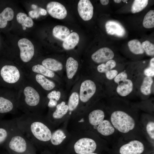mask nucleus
<instances>
[{"label":"nucleus","mask_w":154,"mask_h":154,"mask_svg":"<svg viewBox=\"0 0 154 154\" xmlns=\"http://www.w3.org/2000/svg\"><path fill=\"white\" fill-rule=\"evenodd\" d=\"M5 149V150L3 151L2 152L0 151V154H10L8 151Z\"/></svg>","instance_id":"39"},{"label":"nucleus","mask_w":154,"mask_h":154,"mask_svg":"<svg viewBox=\"0 0 154 154\" xmlns=\"http://www.w3.org/2000/svg\"><path fill=\"white\" fill-rule=\"evenodd\" d=\"M144 27L150 29L154 27V11L150 10L145 15L143 22Z\"/></svg>","instance_id":"32"},{"label":"nucleus","mask_w":154,"mask_h":154,"mask_svg":"<svg viewBox=\"0 0 154 154\" xmlns=\"http://www.w3.org/2000/svg\"><path fill=\"white\" fill-rule=\"evenodd\" d=\"M18 90L0 87V116L17 111Z\"/></svg>","instance_id":"8"},{"label":"nucleus","mask_w":154,"mask_h":154,"mask_svg":"<svg viewBox=\"0 0 154 154\" xmlns=\"http://www.w3.org/2000/svg\"><path fill=\"white\" fill-rule=\"evenodd\" d=\"M16 19L18 22L21 25L23 30H25L26 27L31 28L33 25L34 22L32 19L24 13H18Z\"/></svg>","instance_id":"28"},{"label":"nucleus","mask_w":154,"mask_h":154,"mask_svg":"<svg viewBox=\"0 0 154 154\" xmlns=\"http://www.w3.org/2000/svg\"><path fill=\"white\" fill-rule=\"evenodd\" d=\"M3 147L8 151L17 154H37L35 147L16 125Z\"/></svg>","instance_id":"7"},{"label":"nucleus","mask_w":154,"mask_h":154,"mask_svg":"<svg viewBox=\"0 0 154 154\" xmlns=\"http://www.w3.org/2000/svg\"><path fill=\"white\" fill-rule=\"evenodd\" d=\"M114 56V53L111 49L104 47L99 49L93 53L91 58L94 62L100 64L113 59Z\"/></svg>","instance_id":"19"},{"label":"nucleus","mask_w":154,"mask_h":154,"mask_svg":"<svg viewBox=\"0 0 154 154\" xmlns=\"http://www.w3.org/2000/svg\"><path fill=\"white\" fill-rule=\"evenodd\" d=\"M148 0H135L131 7V11L133 13H138L143 10L147 6Z\"/></svg>","instance_id":"33"},{"label":"nucleus","mask_w":154,"mask_h":154,"mask_svg":"<svg viewBox=\"0 0 154 154\" xmlns=\"http://www.w3.org/2000/svg\"><path fill=\"white\" fill-rule=\"evenodd\" d=\"M0 59V87L19 90L26 77L24 69L5 58Z\"/></svg>","instance_id":"4"},{"label":"nucleus","mask_w":154,"mask_h":154,"mask_svg":"<svg viewBox=\"0 0 154 154\" xmlns=\"http://www.w3.org/2000/svg\"><path fill=\"white\" fill-rule=\"evenodd\" d=\"M29 17L31 18H37L40 15L39 9L38 12L35 10L30 11L29 13Z\"/></svg>","instance_id":"36"},{"label":"nucleus","mask_w":154,"mask_h":154,"mask_svg":"<svg viewBox=\"0 0 154 154\" xmlns=\"http://www.w3.org/2000/svg\"><path fill=\"white\" fill-rule=\"evenodd\" d=\"M128 45L130 51L134 54H142L145 52L142 44L138 40H130L128 42Z\"/></svg>","instance_id":"30"},{"label":"nucleus","mask_w":154,"mask_h":154,"mask_svg":"<svg viewBox=\"0 0 154 154\" xmlns=\"http://www.w3.org/2000/svg\"><path fill=\"white\" fill-rule=\"evenodd\" d=\"M25 72L26 78L45 96L50 91L57 89V82L41 74Z\"/></svg>","instance_id":"11"},{"label":"nucleus","mask_w":154,"mask_h":154,"mask_svg":"<svg viewBox=\"0 0 154 154\" xmlns=\"http://www.w3.org/2000/svg\"><path fill=\"white\" fill-rule=\"evenodd\" d=\"M98 141L96 139L92 138H81L75 143L74 145V151L78 154H87L94 153L97 148V141Z\"/></svg>","instance_id":"14"},{"label":"nucleus","mask_w":154,"mask_h":154,"mask_svg":"<svg viewBox=\"0 0 154 154\" xmlns=\"http://www.w3.org/2000/svg\"><path fill=\"white\" fill-rule=\"evenodd\" d=\"M79 93L76 91L72 92L70 95L68 101V110L72 111L78 107L79 102Z\"/></svg>","instance_id":"31"},{"label":"nucleus","mask_w":154,"mask_h":154,"mask_svg":"<svg viewBox=\"0 0 154 154\" xmlns=\"http://www.w3.org/2000/svg\"><path fill=\"white\" fill-rule=\"evenodd\" d=\"M141 70L126 69L119 73L110 83L113 96L126 100L134 91Z\"/></svg>","instance_id":"5"},{"label":"nucleus","mask_w":154,"mask_h":154,"mask_svg":"<svg viewBox=\"0 0 154 154\" xmlns=\"http://www.w3.org/2000/svg\"><path fill=\"white\" fill-rule=\"evenodd\" d=\"M78 14L85 21L91 19L93 15V7L89 0H80L78 5Z\"/></svg>","instance_id":"20"},{"label":"nucleus","mask_w":154,"mask_h":154,"mask_svg":"<svg viewBox=\"0 0 154 154\" xmlns=\"http://www.w3.org/2000/svg\"><path fill=\"white\" fill-rule=\"evenodd\" d=\"M23 69L27 72L42 75L57 82L58 80L56 73L35 61L28 64Z\"/></svg>","instance_id":"15"},{"label":"nucleus","mask_w":154,"mask_h":154,"mask_svg":"<svg viewBox=\"0 0 154 154\" xmlns=\"http://www.w3.org/2000/svg\"><path fill=\"white\" fill-rule=\"evenodd\" d=\"M117 63L114 59H112L107 62L98 65L95 70H92L94 75L93 77L95 79L99 77L97 80L101 77L102 79L101 82L106 83L112 80L115 77L117 72Z\"/></svg>","instance_id":"12"},{"label":"nucleus","mask_w":154,"mask_h":154,"mask_svg":"<svg viewBox=\"0 0 154 154\" xmlns=\"http://www.w3.org/2000/svg\"><path fill=\"white\" fill-rule=\"evenodd\" d=\"M105 103L109 119L120 137L125 140L147 139L139 126V112L134 105L115 96L108 97Z\"/></svg>","instance_id":"1"},{"label":"nucleus","mask_w":154,"mask_h":154,"mask_svg":"<svg viewBox=\"0 0 154 154\" xmlns=\"http://www.w3.org/2000/svg\"><path fill=\"white\" fill-rule=\"evenodd\" d=\"M54 110L50 109L48 114V119L51 122L54 120L62 118L68 111V106L66 104L65 102L64 101L57 104Z\"/></svg>","instance_id":"22"},{"label":"nucleus","mask_w":154,"mask_h":154,"mask_svg":"<svg viewBox=\"0 0 154 154\" xmlns=\"http://www.w3.org/2000/svg\"><path fill=\"white\" fill-rule=\"evenodd\" d=\"M52 35L56 38L64 41L70 33L69 29L65 26L58 25L52 30Z\"/></svg>","instance_id":"27"},{"label":"nucleus","mask_w":154,"mask_h":154,"mask_svg":"<svg viewBox=\"0 0 154 154\" xmlns=\"http://www.w3.org/2000/svg\"><path fill=\"white\" fill-rule=\"evenodd\" d=\"M115 145L119 146L118 152L119 154H142L147 146L152 145L145 139L125 140L120 136Z\"/></svg>","instance_id":"9"},{"label":"nucleus","mask_w":154,"mask_h":154,"mask_svg":"<svg viewBox=\"0 0 154 154\" xmlns=\"http://www.w3.org/2000/svg\"><path fill=\"white\" fill-rule=\"evenodd\" d=\"M36 62L41 64L56 73L62 71L63 68L62 63L53 58H47L42 60L40 62Z\"/></svg>","instance_id":"23"},{"label":"nucleus","mask_w":154,"mask_h":154,"mask_svg":"<svg viewBox=\"0 0 154 154\" xmlns=\"http://www.w3.org/2000/svg\"><path fill=\"white\" fill-rule=\"evenodd\" d=\"M46 102V96L26 78L18 90V110L24 114H40Z\"/></svg>","instance_id":"3"},{"label":"nucleus","mask_w":154,"mask_h":154,"mask_svg":"<svg viewBox=\"0 0 154 154\" xmlns=\"http://www.w3.org/2000/svg\"><path fill=\"white\" fill-rule=\"evenodd\" d=\"M72 31H73L72 30H71V32H72Z\"/></svg>","instance_id":"46"},{"label":"nucleus","mask_w":154,"mask_h":154,"mask_svg":"<svg viewBox=\"0 0 154 154\" xmlns=\"http://www.w3.org/2000/svg\"><path fill=\"white\" fill-rule=\"evenodd\" d=\"M142 74L145 76L154 77V58L150 60L149 66L142 70Z\"/></svg>","instance_id":"35"},{"label":"nucleus","mask_w":154,"mask_h":154,"mask_svg":"<svg viewBox=\"0 0 154 154\" xmlns=\"http://www.w3.org/2000/svg\"><path fill=\"white\" fill-rule=\"evenodd\" d=\"M142 45L146 54L148 56H153L154 55V45L149 41L146 40L143 42Z\"/></svg>","instance_id":"34"},{"label":"nucleus","mask_w":154,"mask_h":154,"mask_svg":"<svg viewBox=\"0 0 154 154\" xmlns=\"http://www.w3.org/2000/svg\"><path fill=\"white\" fill-rule=\"evenodd\" d=\"M87 154H98L96 153H95L94 152V153H88Z\"/></svg>","instance_id":"44"},{"label":"nucleus","mask_w":154,"mask_h":154,"mask_svg":"<svg viewBox=\"0 0 154 154\" xmlns=\"http://www.w3.org/2000/svg\"><path fill=\"white\" fill-rule=\"evenodd\" d=\"M78 61L74 58L70 57L67 58L66 64V71L68 79L72 80L75 76L78 70Z\"/></svg>","instance_id":"24"},{"label":"nucleus","mask_w":154,"mask_h":154,"mask_svg":"<svg viewBox=\"0 0 154 154\" xmlns=\"http://www.w3.org/2000/svg\"><path fill=\"white\" fill-rule=\"evenodd\" d=\"M102 84L92 77L84 79L80 86L79 100L84 103L92 101L95 102L105 97L106 91L103 88Z\"/></svg>","instance_id":"6"},{"label":"nucleus","mask_w":154,"mask_h":154,"mask_svg":"<svg viewBox=\"0 0 154 154\" xmlns=\"http://www.w3.org/2000/svg\"><path fill=\"white\" fill-rule=\"evenodd\" d=\"M100 2L103 5H106L108 4L109 1L108 0H100Z\"/></svg>","instance_id":"38"},{"label":"nucleus","mask_w":154,"mask_h":154,"mask_svg":"<svg viewBox=\"0 0 154 154\" xmlns=\"http://www.w3.org/2000/svg\"><path fill=\"white\" fill-rule=\"evenodd\" d=\"M13 120L17 128L36 149L49 143L52 132L40 114H24Z\"/></svg>","instance_id":"2"},{"label":"nucleus","mask_w":154,"mask_h":154,"mask_svg":"<svg viewBox=\"0 0 154 154\" xmlns=\"http://www.w3.org/2000/svg\"><path fill=\"white\" fill-rule=\"evenodd\" d=\"M32 7L34 9H35L37 7V6L35 5H32Z\"/></svg>","instance_id":"41"},{"label":"nucleus","mask_w":154,"mask_h":154,"mask_svg":"<svg viewBox=\"0 0 154 154\" xmlns=\"http://www.w3.org/2000/svg\"><path fill=\"white\" fill-rule=\"evenodd\" d=\"M139 125L142 132L148 141L153 146L154 145V117L153 113L140 114Z\"/></svg>","instance_id":"13"},{"label":"nucleus","mask_w":154,"mask_h":154,"mask_svg":"<svg viewBox=\"0 0 154 154\" xmlns=\"http://www.w3.org/2000/svg\"><path fill=\"white\" fill-rule=\"evenodd\" d=\"M122 1L123 2H124V3H127V0H122Z\"/></svg>","instance_id":"43"},{"label":"nucleus","mask_w":154,"mask_h":154,"mask_svg":"<svg viewBox=\"0 0 154 154\" xmlns=\"http://www.w3.org/2000/svg\"><path fill=\"white\" fill-rule=\"evenodd\" d=\"M9 152V153L10 154H16V153H14L13 152H11V151H8V150H7Z\"/></svg>","instance_id":"42"},{"label":"nucleus","mask_w":154,"mask_h":154,"mask_svg":"<svg viewBox=\"0 0 154 154\" xmlns=\"http://www.w3.org/2000/svg\"><path fill=\"white\" fill-rule=\"evenodd\" d=\"M142 71L139 75L137 80L136 91L139 92V95L143 97V99L148 97L151 93V88L153 83V77L144 76Z\"/></svg>","instance_id":"16"},{"label":"nucleus","mask_w":154,"mask_h":154,"mask_svg":"<svg viewBox=\"0 0 154 154\" xmlns=\"http://www.w3.org/2000/svg\"><path fill=\"white\" fill-rule=\"evenodd\" d=\"M14 12L11 7H5L0 12V29L5 28L8 22L12 21L14 17Z\"/></svg>","instance_id":"25"},{"label":"nucleus","mask_w":154,"mask_h":154,"mask_svg":"<svg viewBox=\"0 0 154 154\" xmlns=\"http://www.w3.org/2000/svg\"><path fill=\"white\" fill-rule=\"evenodd\" d=\"M66 137L65 134L63 131L57 129L52 133L49 143L52 145L57 146L63 142Z\"/></svg>","instance_id":"29"},{"label":"nucleus","mask_w":154,"mask_h":154,"mask_svg":"<svg viewBox=\"0 0 154 154\" xmlns=\"http://www.w3.org/2000/svg\"><path fill=\"white\" fill-rule=\"evenodd\" d=\"M0 46H1V40H0Z\"/></svg>","instance_id":"45"},{"label":"nucleus","mask_w":154,"mask_h":154,"mask_svg":"<svg viewBox=\"0 0 154 154\" xmlns=\"http://www.w3.org/2000/svg\"><path fill=\"white\" fill-rule=\"evenodd\" d=\"M79 39V36L77 33L72 32L63 41L62 44L63 47L66 50L74 48L78 43Z\"/></svg>","instance_id":"26"},{"label":"nucleus","mask_w":154,"mask_h":154,"mask_svg":"<svg viewBox=\"0 0 154 154\" xmlns=\"http://www.w3.org/2000/svg\"><path fill=\"white\" fill-rule=\"evenodd\" d=\"M15 127L13 119L0 120V147L4 146Z\"/></svg>","instance_id":"17"},{"label":"nucleus","mask_w":154,"mask_h":154,"mask_svg":"<svg viewBox=\"0 0 154 154\" xmlns=\"http://www.w3.org/2000/svg\"><path fill=\"white\" fill-rule=\"evenodd\" d=\"M105 27L106 31L109 35L122 37L125 34V28L117 21L113 20L108 21L106 23Z\"/></svg>","instance_id":"21"},{"label":"nucleus","mask_w":154,"mask_h":154,"mask_svg":"<svg viewBox=\"0 0 154 154\" xmlns=\"http://www.w3.org/2000/svg\"><path fill=\"white\" fill-rule=\"evenodd\" d=\"M46 10L53 18L59 19L65 18L67 15L65 7L61 3L54 1L48 3L46 6Z\"/></svg>","instance_id":"18"},{"label":"nucleus","mask_w":154,"mask_h":154,"mask_svg":"<svg viewBox=\"0 0 154 154\" xmlns=\"http://www.w3.org/2000/svg\"><path fill=\"white\" fill-rule=\"evenodd\" d=\"M114 2H115V3H120L121 2V0H114Z\"/></svg>","instance_id":"40"},{"label":"nucleus","mask_w":154,"mask_h":154,"mask_svg":"<svg viewBox=\"0 0 154 154\" xmlns=\"http://www.w3.org/2000/svg\"><path fill=\"white\" fill-rule=\"evenodd\" d=\"M18 46V58L15 63L23 69L28 64L34 61L36 57V51L31 42L25 38L19 40Z\"/></svg>","instance_id":"10"},{"label":"nucleus","mask_w":154,"mask_h":154,"mask_svg":"<svg viewBox=\"0 0 154 154\" xmlns=\"http://www.w3.org/2000/svg\"><path fill=\"white\" fill-rule=\"evenodd\" d=\"M39 13L40 15H45L47 14V11L44 9L40 8L39 9Z\"/></svg>","instance_id":"37"}]
</instances>
